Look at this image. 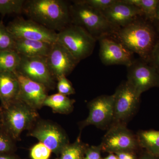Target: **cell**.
I'll use <instances>...</instances> for the list:
<instances>
[{"instance_id":"1","label":"cell","mask_w":159,"mask_h":159,"mask_svg":"<svg viewBox=\"0 0 159 159\" xmlns=\"http://www.w3.org/2000/svg\"><path fill=\"white\" fill-rule=\"evenodd\" d=\"M111 36L148 63L159 39V34L152 24L140 17L128 25L117 29Z\"/></svg>"},{"instance_id":"2","label":"cell","mask_w":159,"mask_h":159,"mask_svg":"<svg viewBox=\"0 0 159 159\" xmlns=\"http://www.w3.org/2000/svg\"><path fill=\"white\" fill-rule=\"evenodd\" d=\"M70 5L64 0H27L23 12L29 19L58 32L71 24Z\"/></svg>"},{"instance_id":"3","label":"cell","mask_w":159,"mask_h":159,"mask_svg":"<svg viewBox=\"0 0 159 159\" xmlns=\"http://www.w3.org/2000/svg\"><path fill=\"white\" fill-rule=\"evenodd\" d=\"M70 5L71 23L81 27L96 39L111 36L116 31L102 11L94 9L82 2L74 1Z\"/></svg>"},{"instance_id":"4","label":"cell","mask_w":159,"mask_h":159,"mask_svg":"<svg viewBox=\"0 0 159 159\" xmlns=\"http://www.w3.org/2000/svg\"><path fill=\"white\" fill-rule=\"evenodd\" d=\"M1 118L0 129L16 142L24 131H29L39 119L37 110L19 100L2 108Z\"/></svg>"},{"instance_id":"5","label":"cell","mask_w":159,"mask_h":159,"mask_svg":"<svg viewBox=\"0 0 159 159\" xmlns=\"http://www.w3.org/2000/svg\"><path fill=\"white\" fill-rule=\"evenodd\" d=\"M57 41L79 62L93 54L97 41L84 29L72 24L57 32Z\"/></svg>"},{"instance_id":"6","label":"cell","mask_w":159,"mask_h":159,"mask_svg":"<svg viewBox=\"0 0 159 159\" xmlns=\"http://www.w3.org/2000/svg\"><path fill=\"white\" fill-rule=\"evenodd\" d=\"M28 135L37 139L56 154L70 143L65 131L56 122L48 120L39 119L29 130Z\"/></svg>"},{"instance_id":"7","label":"cell","mask_w":159,"mask_h":159,"mask_svg":"<svg viewBox=\"0 0 159 159\" xmlns=\"http://www.w3.org/2000/svg\"><path fill=\"white\" fill-rule=\"evenodd\" d=\"M113 94L114 114L112 124H126L138 110L141 95L127 80L118 87Z\"/></svg>"},{"instance_id":"8","label":"cell","mask_w":159,"mask_h":159,"mask_svg":"<svg viewBox=\"0 0 159 159\" xmlns=\"http://www.w3.org/2000/svg\"><path fill=\"white\" fill-rule=\"evenodd\" d=\"M102 150L117 153L132 152L139 147L136 135L126 127V124H113L104 135L101 144Z\"/></svg>"},{"instance_id":"9","label":"cell","mask_w":159,"mask_h":159,"mask_svg":"<svg viewBox=\"0 0 159 159\" xmlns=\"http://www.w3.org/2000/svg\"><path fill=\"white\" fill-rule=\"evenodd\" d=\"M114 94L101 95L89 102L87 118L80 124V130L86 126L93 125L98 128H109L113 122Z\"/></svg>"},{"instance_id":"10","label":"cell","mask_w":159,"mask_h":159,"mask_svg":"<svg viewBox=\"0 0 159 159\" xmlns=\"http://www.w3.org/2000/svg\"><path fill=\"white\" fill-rule=\"evenodd\" d=\"M7 28L15 39L41 41L51 43L57 42V32L31 20L17 17L10 22Z\"/></svg>"},{"instance_id":"11","label":"cell","mask_w":159,"mask_h":159,"mask_svg":"<svg viewBox=\"0 0 159 159\" xmlns=\"http://www.w3.org/2000/svg\"><path fill=\"white\" fill-rule=\"evenodd\" d=\"M127 81L139 95L159 87V73L152 66L140 58L127 67Z\"/></svg>"},{"instance_id":"12","label":"cell","mask_w":159,"mask_h":159,"mask_svg":"<svg viewBox=\"0 0 159 159\" xmlns=\"http://www.w3.org/2000/svg\"><path fill=\"white\" fill-rule=\"evenodd\" d=\"M20 57L16 72L44 86L48 91L55 89L56 80L48 67L46 57Z\"/></svg>"},{"instance_id":"13","label":"cell","mask_w":159,"mask_h":159,"mask_svg":"<svg viewBox=\"0 0 159 159\" xmlns=\"http://www.w3.org/2000/svg\"><path fill=\"white\" fill-rule=\"evenodd\" d=\"M99 40V56L105 65H120L127 67L134 60L133 58V53L112 36H104Z\"/></svg>"},{"instance_id":"14","label":"cell","mask_w":159,"mask_h":159,"mask_svg":"<svg viewBox=\"0 0 159 159\" xmlns=\"http://www.w3.org/2000/svg\"><path fill=\"white\" fill-rule=\"evenodd\" d=\"M46 61L51 74L57 81L61 77H66L71 74L79 62L57 41L52 45Z\"/></svg>"},{"instance_id":"15","label":"cell","mask_w":159,"mask_h":159,"mask_svg":"<svg viewBox=\"0 0 159 159\" xmlns=\"http://www.w3.org/2000/svg\"><path fill=\"white\" fill-rule=\"evenodd\" d=\"M110 24L116 30L128 25L143 16L142 11L136 6L116 0V2L102 11Z\"/></svg>"},{"instance_id":"16","label":"cell","mask_w":159,"mask_h":159,"mask_svg":"<svg viewBox=\"0 0 159 159\" xmlns=\"http://www.w3.org/2000/svg\"><path fill=\"white\" fill-rule=\"evenodd\" d=\"M20 84L18 100L25 102L34 109H39L48 96V91L44 86L29 79L20 73L15 72Z\"/></svg>"},{"instance_id":"17","label":"cell","mask_w":159,"mask_h":159,"mask_svg":"<svg viewBox=\"0 0 159 159\" xmlns=\"http://www.w3.org/2000/svg\"><path fill=\"white\" fill-rule=\"evenodd\" d=\"M19 92V82L15 73H0L1 108H5L18 100Z\"/></svg>"},{"instance_id":"18","label":"cell","mask_w":159,"mask_h":159,"mask_svg":"<svg viewBox=\"0 0 159 159\" xmlns=\"http://www.w3.org/2000/svg\"><path fill=\"white\" fill-rule=\"evenodd\" d=\"M15 39V51L24 57H46L50 53L53 44L41 41Z\"/></svg>"},{"instance_id":"19","label":"cell","mask_w":159,"mask_h":159,"mask_svg":"<svg viewBox=\"0 0 159 159\" xmlns=\"http://www.w3.org/2000/svg\"><path fill=\"white\" fill-rule=\"evenodd\" d=\"M75 102L74 99L57 93L48 95L44 102L43 106L48 107L56 113L68 114L74 109Z\"/></svg>"},{"instance_id":"20","label":"cell","mask_w":159,"mask_h":159,"mask_svg":"<svg viewBox=\"0 0 159 159\" xmlns=\"http://www.w3.org/2000/svg\"><path fill=\"white\" fill-rule=\"evenodd\" d=\"M139 147L148 153L159 156V130H140L136 135Z\"/></svg>"},{"instance_id":"21","label":"cell","mask_w":159,"mask_h":159,"mask_svg":"<svg viewBox=\"0 0 159 159\" xmlns=\"http://www.w3.org/2000/svg\"><path fill=\"white\" fill-rule=\"evenodd\" d=\"M20 60V55L14 50L0 51V73H15Z\"/></svg>"},{"instance_id":"22","label":"cell","mask_w":159,"mask_h":159,"mask_svg":"<svg viewBox=\"0 0 159 159\" xmlns=\"http://www.w3.org/2000/svg\"><path fill=\"white\" fill-rule=\"evenodd\" d=\"M124 2L139 8L145 19L152 24L156 16L159 0H122Z\"/></svg>"},{"instance_id":"23","label":"cell","mask_w":159,"mask_h":159,"mask_svg":"<svg viewBox=\"0 0 159 159\" xmlns=\"http://www.w3.org/2000/svg\"><path fill=\"white\" fill-rule=\"evenodd\" d=\"M88 146L82 142L79 135L75 142L69 143L62 149L60 159H83Z\"/></svg>"},{"instance_id":"24","label":"cell","mask_w":159,"mask_h":159,"mask_svg":"<svg viewBox=\"0 0 159 159\" xmlns=\"http://www.w3.org/2000/svg\"><path fill=\"white\" fill-rule=\"evenodd\" d=\"M25 0H0V14H20L23 12Z\"/></svg>"},{"instance_id":"25","label":"cell","mask_w":159,"mask_h":159,"mask_svg":"<svg viewBox=\"0 0 159 159\" xmlns=\"http://www.w3.org/2000/svg\"><path fill=\"white\" fill-rule=\"evenodd\" d=\"M15 46L14 37L8 30L7 26L0 21V51L14 50Z\"/></svg>"},{"instance_id":"26","label":"cell","mask_w":159,"mask_h":159,"mask_svg":"<svg viewBox=\"0 0 159 159\" xmlns=\"http://www.w3.org/2000/svg\"><path fill=\"white\" fill-rule=\"evenodd\" d=\"M16 147V141L0 129V154L11 153Z\"/></svg>"},{"instance_id":"27","label":"cell","mask_w":159,"mask_h":159,"mask_svg":"<svg viewBox=\"0 0 159 159\" xmlns=\"http://www.w3.org/2000/svg\"><path fill=\"white\" fill-rule=\"evenodd\" d=\"M51 152L45 145L39 142L31 147L30 155L31 159H49Z\"/></svg>"},{"instance_id":"28","label":"cell","mask_w":159,"mask_h":159,"mask_svg":"<svg viewBox=\"0 0 159 159\" xmlns=\"http://www.w3.org/2000/svg\"><path fill=\"white\" fill-rule=\"evenodd\" d=\"M57 81L56 86L58 92L57 93L66 96L75 93V89L66 77H61Z\"/></svg>"},{"instance_id":"29","label":"cell","mask_w":159,"mask_h":159,"mask_svg":"<svg viewBox=\"0 0 159 159\" xmlns=\"http://www.w3.org/2000/svg\"><path fill=\"white\" fill-rule=\"evenodd\" d=\"M82 1L94 9L102 11L116 2V0H82Z\"/></svg>"},{"instance_id":"30","label":"cell","mask_w":159,"mask_h":159,"mask_svg":"<svg viewBox=\"0 0 159 159\" xmlns=\"http://www.w3.org/2000/svg\"><path fill=\"white\" fill-rule=\"evenodd\" d=\"M101 145L88 146L85 151V156L83 159H101Z\"/></svg>"},{"instance_id":"31","label":"cell","mask_w":159,"mask_h":159,"mask_svg":"<svg viewBox=\"0 0 159 159\" xmlns=\"http://www.w3.org/2000/svg\"><path fill=\"white\" fill-rule=\"evenodd\" d=\"M148 63L159 73V39L155 46Z\"/></svg>"},{"instance_id":"32","label":"cell","mask_w":159,"mask_h":159,"mask_svg":"<svg viewBox=\"0 0 159 159\" xmlns=\"http://www.w3.org/2000/svg\"><path fill=\"white\" fill-rule=\"evenodd\" d=\"M118 159H136L132 152H123L116 153Z\"/></svg>"},{"instance_id":"33","label":"cell","mask_w":159,"mask_h":159,"mask_svg":"<svg viewBox=\"0 0 159 159\" xmlns=\"http://www.w3.org/2000/svg\"><path fill=\"white\" fill-rule=\"evenodd\" d=\"M152 24L158 34H159V2L158 5L157 9L156 16Z\"/></svg>"},{"instance_id":"34","label":"cell","mask_w":159,"mask_h":159,"mask_svg":"<svg viewBox=\"0 0 159 159\" xmlns=\"http://www.w3.org/2000/svg\"><path fill=\"white\" fill-rule=\"evenodd\" d=\"M140 159H159V156L153 155L147 152L144 154Z\"/></svg>"},{"instance_id":"35","label":"cell","mask_w":159,"mask_h":159,"mask_svg":"<svg viewBox=\"0 0 159 159\" xmlns=\"http://www.w3.org/2000/svg\"><path fill=\"white\" fill-rule=\"evenodd\" d=\"M0 159H18L12 153L0 154Z\"/></svg>"},{"instance_id":"36","label":"cell","mask_w":159,"mask_h":159,"mask_svg":"<svg viewBox=\"0 0 159 159\" xmlns=\"http://www.w3.org/2000/svg\"><path fill=\"white\" fill-rule=\"evenodd\" d=\"M103 159H118L116 155H115L114 153H111L108 156L106 157Z\"/></svg>"},{"instance_id":"37","label":"cell","mask_w":159,"mask_h":159,"mask_svg":"<svg viewBox=\"0 0 159 159\" xmlns=\"http://www.w3.org/2000/svg\"><path fill=\"white\" fill-rule=\"evenodd\" d=\"M1 111H0V126H1Z\"/></svg>"},{"instance_id":"38","label":"cell","mask_w":159,"mask_h":159,"mask_svg":"<svg viewBox=\"0 0 159 159\" xmlns=\"http://www.w3.org/2000/svg\"><path fill=\"white\" fill-rule=\"evenodd\" d=\"M2 110V108H1V106H0V111H1Z\"/></svg>"}]
</instances>
